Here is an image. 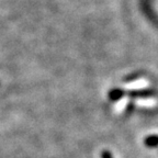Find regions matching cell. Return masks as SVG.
I'll return each instance as SVG.
<instances>
[{
  "mask_svg": "<svg viewBox=\"0 0 158 158\" xmlns=\"http://www.w3.org/2000/svg\"><path fill=\"white\" fill-rule=\"evenodd\" d=\"M146 143L148 145H155V144L158 143V137L157 136H153V137H149L146 139Z\"/></svg>",
  "mask_w": 158,
  "mask_h": 158,
  "instance_id": "6da1fadb",
  "label": "cell"
}]
</instances>
